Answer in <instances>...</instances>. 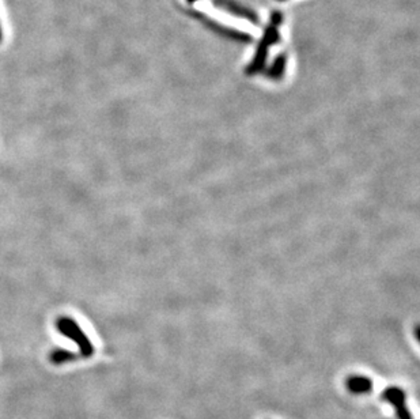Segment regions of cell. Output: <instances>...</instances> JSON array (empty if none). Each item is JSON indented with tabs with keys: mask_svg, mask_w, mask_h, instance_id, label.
Returning <instances> with one entry per match:
<instances>
[{
	"mask_svg": "<svg viewBox=\"0 0 420 419\" xmlns=\"http://www.w3.org/2000/svg\"><path fill=\"white\" fill-rule=\"evenodd\" d=\"M283 21V14L280 11H273L271 14L270 24L266 26L263 37L257 45V50L254 52L253 60L247 66L245 73L249 75L257 74L266 69L268 52L273 44H277L280 41V25Z\"/></svg>",
	"mask_w": 420,
	"mask_h": 419,
	"instance_id": "cell-1",
	"label": "cell"
},
{
	"mask_svg": "<svg viewBox=\"0 0 420 419\" xmlns=\"http://www.w3.org/2000/svg\"><path fill=\"white\" fill-rule=\"evenodd\" d=\"M188 14H191L194 18H196L198 22H201L203 25L205 26L207 29H210L211 31L217 33L218 36L224 37V38H229L231 41H237V43H245L249 44L253 41V37L245 33V31H241V30H237V29H233V27H227V26L222 25L211 18H208L204 13H200L198 10H192V11H188Z\"/></svg>",
	"mask_w": 420,
	"mask_h": 419,
	"instance_id": "cell-2",
	"label": "cell"
},
{
	"mask_svg": "<svg viewBox=\"0 0 420 419\" xmlns=\"http://www.w3.org/2000/svg\"><path fill=\"white\" fill-rule=\"evenodd\" d=\"M57 329L64 334L66 336L71 338L76 345L80 347L83 357H92L94 353V348L92 343L89 342L87 336L80 331L78 324L74 320L68 318H60L57 320Z\"/></svg>",
	"mask_w": 420,
	"mask_h": 419,
	"instance_id": "cell-3",
	"label": "cell"
},
{
	"mask_svg": "<svg viewBox=\"0 0 420 419\" xmlns=\"http://www.w3.org/2000/svg\"><path fill=\"white\" fill-rule=\"evenodd\" d=\"M212 4L217 8L223 10V11H226V13H229V14L237 17V18L247 20L249 22H252L253 25H260V22H261L259 14L254 10L241 4L237 0H212Z\"/></svg>",
	"mask_w": 420,
	"mask_h": 419,
	"instance_id": "cell-4",
	"label": "cell"
},
{
	"mask_svg": "<svg viewBox=\"0 0 420 419\" xmlns=\"http://www.w3.org/2000/svg\"><path fill=\"white\" fill-rule=\"evenodd\" d=\"M382 397L393 406L398 419H414L411 416V411L405 406V392L401 388L389 387L384 391Z\"/></svg>",
	"mask_w": 420,
	"mask_h": 419,
	"instance_id": "cell-5",
	"label": "cell"
},
{
	"mask_svg": "<svg viewBox=\"0 0 420 419\" xmlns=\"http://www.w3.org/2000/svg\"><path fill=\"white\" fill-rule=\"evenodd\" d=\"M347 388L352 394H368L372 390V381L365 376H351L347 380Z\"/></svg>",
	"mask_w": 420,
	"mask_h": 419,
	"instance_id": "cell-6",
	"label": "cell"
},
{
	"mask_svg": "<svg viewBox=\"0 0 420 419\" xmlns=\"http://www.w3.org/2000/svg\"><path fill=\"white\" fill-rule=\"evenodd\" d=\"M286 62H287L286 55L284 53L279 55L273 60L271 67L267 70V75L270 78H272V79H280L283 76V74H284V70H286Z\"/></svg>",
	"mask_w": 420,
	"mask_h": 419,
	"instance_id": "cell-7",
	"label": "cell"
},
{
	"mask_svg": "<svg viewBox=\"0 0 420 419\" xmlns=\"http://www.w3.org/2000/svg\"><path fill=\"white\" fill-rule=\"evenodd\" d=\"M75 358L74 354L70 353V351H66V350H55L52 354H50V360L53 361V364H63L68 360H73Z\"/></svg>",
	"mask_w": 420,
	"mask_h": 419,
	"instance_id": "cell-8",
	"label": "cell"
},
{
	"mask_svg": "<svg viewBox=\"0 0 420 419\" xmlns=\"http://www.w3.org/2000/svg\"><path fill=\"white\" fill-rule=\"evenodd\" d=\"M1 40H3V30H1V25H0V43H1Z\"/></svg>",
	"mask_w": 420,
	"mask_h": 419,
	"instance_id": "cell-9",
	"label": "cell"
},
{
	"mask_svg": "<svg viewBox=\"0 0 420 419\" xmlns=\"http://www.w3.org/2000/svg\"><path fill=\"white\" fill-rule=\"evenodd\" d=\"M187 1H188V3H191V4H192V3H196V1H198V0H187Z\"/></svg>",
	"mask_w": 420,
	"mask_h": 419,
	"instance_id": "cell-10",
	"label": "cell"
},
{
	"mask_svg": "<svg viewBox=\"0 0 420 419\" xmlns=\"http://www.w3.org/2000/svg\"><path fill=\"white\" fill-rule=\"evenodd\" d=\"M279 1H284V0H279Z\"/></svg>",
	"mask_w": 420,
	"mask_h": 419,
	"instance_id": "cell-11",
	"label": "cell"
}]
</instances>
